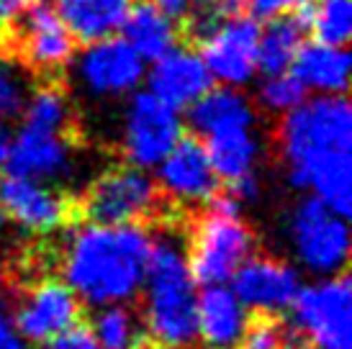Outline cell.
<instances>
[{
    "mask_svg": "<svg viewBox=\"0 0 352 349\" xmlns=\"http://www.w3.org/2000/svg\"><path fill=\"white\" fill-rule=\"evenodd\" d=\"M152 234L139 223H96L80 226L69 236L62 280L85 306L129 303L142 291L147 272Z\"/></svg>",
    "mask_w": 352,
    "mask_h": 349,
    "instance_id": "cell-1",
    "label": "cell"
},
{
    "mask_svg": "<svg viewBox=\"0 0 352 349\" xmlns=\"http://www.w3.org/2000/svg\"><path fill=\"white\" fill-rule=\"evenodd\" d=\"M144 329L165 349H190L198 341V291L188 264V247L177 234L152 236L144 272Z\"/></svg>",
    "mask_w": 352,
    "mask_h": 349,
    "instance_id": "cell-2",
    "label": "cell"
},
{
    "mask_svg": "<svg viewBox=\"0 0 352 349\" xmlns=\"http://www.w3.org/2000/svg\"><path fill=\"white\" fill-rule=\"evenodd\" d=\"M206 205L208 211L190 239L188 264L196 285H221L254 254V234L242 221V201L232 193H216Z\"/></svg>",
    "mask_w": 352,
    "mask_h": 349,
    "instance_id": "cell-3",
    "label": "cell"
},
{
    "mask_svg": "<svg viewBox=\"0 0 352 349\" xmlns=\"http://www.w3.org/2000/svg\"><path fill=\"white\" fill-rule=\"evenodd\" d=\"M278 144L285 165L329 149H352V108L344 95H316L280 116Z\"/></svg>",
    "mask_w": 352,
    "mask_h": 349,
    "instance_id": "cell-4",
    "label": "cell"
},
{
    "mask_svg": "<svg viewBox=\"0 0 352 349\" xmlns=\"http://www.w3.org/2000/svg\"><path fill=\"white\" fill-rule=\"evenodd\" d=\"M288 311L296 334L311 349H352V282L347 272L301 285Z\"/></svg>",
    "mask_w": 352,
    "mask_h": 349,
    "instance_id": "cell-5",
    "label": "cell"
},
{
    "mask_svg": "<svg viewBox=\"0 0 352 349\" xmlns=\"http://www.w3.org/2000/svg\"><path fill=\"white\" fill-rule=\"evenodd\" d=\"M291 244L303 270L316 278L347 272L350 262V226L319 198L306 195L291 214Z\"/></svg>",
    "mask_w": 352,
    "mask_h": 349,
    "instance_id": "cell-6",
    "label": "cell"
},
{
    "mask_svg": "<svg viewBox=\"0 0 352 349\" xmlns=\"http://www.w3.org/2000/svg\"><path fill=\"white\" fill-rule=\"evenodd\" d=\"M183 136L180 111L162 103L149 90H134L124 113V155L129 165L155 170Z\"/></svg>",
    "mask_w": 352,
    "mask_h": 349,
    "instance_id": "cell-7",
    "label": "cell"
},
{
    "mask_svg": "<svg viewBox=\"0 0 352 349\" xmlns=\"http://www.w3.org/2000/svg\"><path fill=\"white\" fill-rule=\"evenodd\" d=\"M160 188L149 170L121 165L103 172L85 193L82 208L96 223H139L155 214Z\"/></svg>",
    "mask_w": 352,
    "mask_h": 349,
    "instance_id": "cell-8",
    "label": "cell"
},
{
    "mask_svg": "<svg viewBox=\"0 0 352 349\" xmlns=\"http://www.w3.org/2000/svg\"><path fill=\"white\" fill-rule=\"evenodd\" d=\"M257 39L260 21L234 16L201 36V59L214 82L226 87H245L257 75Z\"/></svg>",
    "mask_w": 352,
    "mask_h": 349,
    "instance_id": "cell-9",
    "label": "cell"
},
{
    "mask_svg": "<svg viewBox=\"0 0 352 349\" xmlns=\"http://www.w3.org/2000/svg\"><path fill=\"white\" fill-rule=\"evenodd\" d=\"M80 85L96 98H124L139 90L147 62L129 47L124 36L90 41L75 62Z\"/></svg>",
    "mask_w": 352,
    "mask_h": 349,
    "instance_id": "cell-10",
    "label": "cell"
},
{
    "mask_svg": "<svg viewBox=\"0 0 352 349\" xmlns=\"http://www.w3.org/2000/svg\"><path fill=\"white\" fill-rule=\"evenodd\" d=\"M3 170L36 183H59L72 170V142L67 128H52L23 121L10 134Z\"/></svg>",
    "mask_w": 352,
    "mask_h": 349,
    "instance_id": "cell-11",
    "label": "cell"
},
{
    "mask_svg": "<svg viewBox=\"0 0 352 349\" xmlns=\"http://www.w3.org/2000/svg\"><path fill=\"white\" fill-rule=\"evenodd\" d=\"M82 303L65 280H39L21 295L13 311V326L29 344H47L80 321Z\"/></svg>",
    "mask_w": 352,
    "mask_h": 349,
    "instance_id": "cell-12",
    "label": "cell"
},
{
    "mask_svg": "<svg viewBox=\"0 0 352 349\" xmlns=\"http://www.w3.org/2000/svg\"><path fill=\"white\" fill-rule=\"evenodd\" d=\"M301 285V275L294 264L254 254L239 264V270L229 280V288L245 303V308L260 316H278L288 311Z\"/></svg>",
    "mask_w": 352,
    "mask_h": 349,
    "instance_id": "cell-13",
    "label": "cell"
},
{
    "mask_svg": "<svg viewBox=\"0 0 352 349\" xmlns=\"http://www.w3.org/2000/svg\"><path fill=\"white\" fill-rule=\"evenodd\" d=\"M155 170L160 193L170 195L175 203H208L221 188V180L198 136H180V142Z\"/></svg>",
    "mask_w": 352,
    "mask_h": 349,
    "instance_id": "cell-14",
    "label": "cell"
},
{
    "mask_svg": "<svg viewBox=\"0 0 352 349\" xmlns=\"http://www.w3.org/2000/svg\"><path fill=\"white\" fill-rule=\"evenodd\" d=\"M0 205L6 218H13L31 234H52L65 226L72 205L54 185L26 180L19 174L0 177Z\"/></svg>",
    "mask_w": 352,
    "mask_h": 349,
    "instance_id": "cell-15",
    "label": "cell"
},
{
    "mask_svg": "<svg viewBox=\"0 0 352 349\" xmlns=\"http://www.w3.org/2000/svg\"><path fill=\"white\" fill-rule=\"evenodd\" d=\"M19 44L21 57L39 72H57L67 67L75 54V36L59 10L50 3H29L19 16Z\"/></svg>",
    "mask_w": 352,
    "mask_h": 349,
    "instance_id": "cell-16",
    "label": "cell"
},
{
    "mask_svg": "<svg viewBox=\"0 0 352 349\" xmlns=\"http://www.w3.org/2000/svg\"><path fill=\"white\" fill-rule=\"evenodd\" d=\"M288 183L319 198L334 214L347 218L352 211V157L350 149H329L288 165Z\"/></svg>",
    "mask_w": 352,
    "mask_h": 349,
    "instance_id": "cell-17",
    "label": "cell"
},
{
    "mask_svg": "<svg viewBox=\"0 0 352 349\" xmlns=\"http://www.w3.org/2000/svg\"><path fill=\"white\" fill-rule=\"evenodd\" d=\"M144 78L149 93L175 111H188L206 90L216 85L201 54L180 47H173L162 57H157Z\"/></svg>",
    "mask_w": 352,
    "mask_h": 349,
    "instance_id": "cell-18",
    "label": "cell"
},
{
    "mask_svg": "<svg viewBox=\"0 0 352 349\" xmlns=\"http://www.w3.org/2000/svg\"><path fill=\"white\" fill-rule=\"evenodd\" d=\"M257 116L234 118L206 128L198 139H204V149L219 180L234 183L245 174L257 172L260 162V136H257Z\"/></svg>",
    "mask_w": 352,
    "mask_h": 349,
    "instance_id": "cell-19",
    "label": "cell"
},
{
    "mask_svg": "<svg viewBox=\"0 0 352 349\" xmlns=\"http://www.w3.org/2000/svg\"><path fill=\"white\" fill-rule=\"evenodd\" d=\"M196 324L198 341H204L208 349H236L250 324V311L229 288V282L204 285L196 303Z\"/></svg>",
    "mask_w": 352,
    "mask_h": 349,
    "instance_id": "cell-20",
    "label": "cell"
},
{
    "mask_svg": "<svg viewBox=\"0 0 352 349\" xmlns=\"http://www.w3.org/2000/svg\"><path fill=\"white\" fill-rule=\"evenodd\" d=\"M350 52L347 47H329L322 41L301 44L291 72L306 90L316 95H344L350 87Z\"/></svg>",
    "mask_w": 352,
    "mask_h": 349,
    "instance_id": "cell-21",
    "label": "cell"
},
{
    "mask_svg": "<svg viewBox=\"0 0 352 349\" xmlns=\"http://www.w3.org/2000/svg\"><path fill=\"white\" fill-rule=\"evenodd\" d=\"M121 34L144 62H155L157 57L177 47V21L162 13L152 0L131 5L126 21L121 23Z\"/></svg>",
    "mask_w": 352,
    "mask_h": 349,
    "instance_id": "cell-22",
    "label": "cell"
},
{
    "mask_svg": "<svg viewBox=\"0 0 352 349\" xmlns=\"http://www.w3.org/2000/svg\"><path fill=\"white\" fill-rule=\"evenodd\" d=\"M131 5L134 0H59L57 10L75 41L90 44L121 31Z\"/></svg>",
    "mask_w": 352,
    "mask_h": 349,
    "instance_id": "cell-23",
    "label": "cell"
},
{
    "mask_svg": "<svg viewBox=\"0 0 352 349\" xmlns=\"http://www.w3.org/2000/svg\"><path fill=\"white\" fill-rule=\"evenodd\" d=\"M303 36L306 26L296 19V13H285L267 21V26L260 29L257 39V72L260 75L288 72L303 44Z\"/></svg>",
    "mask_w": 352,
    "mask_h": 349,
    "instance_id": "cell-24",
    "label": "cell"
},
{
    "mask_svg": "<svg viewBox=\"0 0 352 349\" xmlns=\"http://www.w3.org/2000/svg\"><path fill=\"white\" fill-rule=\"evenodd\" d=\"M88 329L93 331L100 349H144L147 341L144 321L129 303L98 306Z\"/></svg>",
    "mask_w": 352,
    "mask_h": 349,
    "instance_id": "cell-25",
    "label": "cell"
},
{
    "mask_svg": "<svg viewBox=\"0 0 352 349\" xmlns=\"http://www.w3.org/2000/svg\"><path fill=\"white\" fill-rule=\"evenodd\" d=\"M291 13H296L316 41L347 47L352 36V0H306Z\"/></svg>",
    "mask_w": 352,
    "mask_h": 349,
    "instance_id": "cell-26",
    "label": "cell"
},
{
    "mask_svg": "<svg viewBox=\"0 0 352 349\" xmlns=\"http://www.w3.org/2000/svg\"><path fill=\"white\" fill-rule=\"evenodd\" d=\"M306 87L294 72H278V75H265L263 85L257 90V103L267 113L283 116L288 111H294L298 103L306 100Z\"/></svg>",
    "mask_w": 352,
    "mask_h": 349,
    "instance_id": "cell-27",
    "label": "cell"
},
{
    "mask_svg": "<svg viewBox=\"0 0 352 349\" xmlns=\"http://www.w3.org/2000/svg\"><path fill=\"white\" fill-rule=\"evenodd\" d=\"M21 116L23 121L41 124V126L69 128V103L57 87H41L34 95H29Z\"/></svg>",
    "mask_w": 352,
    "mask_h": 349,
    "instance_id": "cell-28",
    "label": "cell"
},
{
    "mask_svg": "<svg viewBox=\"0 0 352 349\" xmlns=\"http://www.w3.org/2000/svg\"><path fill=\"white\" fill-rule=\"evenodd\" d=\"M26 100H29V85L23 72L13 62L0 57V121L21 116Z\"/></svg>",
    "mask_w": 352,
    "mask_h": 349,
    "instance_id": "cell-29",
    "label": "cell"
},
{
    "mask_svg": "<svg viewBox=\"0 0 352 349\" xmlns=\"http://www.w3.org/2000/svg\"><path fill=\"white\" fill-rule=\"evenodd\" d=\"M242 10H245V0H193L186 19H190V31L201 39L221 21L234 19Z\"/></svg>",
    "mask_w": 352,
    "mask_h": 349,
    "instance_id": "cell-30",
    "label": "cell"
},
{
    "mask_svg": "<svg viewBox=\"0 0 352 349\" xmlns=\"http://www.w3.org/2000/svg\"><path fill=\"white\" fill-rule=\"evenodd\" d=\"M288 344V331L275 316H260L247 324L245 334L236 347L239 349H280Z\"/></svg>",
    "mask_w": 352,
    "mask_h": 349,
    "instance_id": "cell-31",
    "label": "cell"
},
{
    "mask_svg": "<svg viewBox=\"0 0 352 349\" xmlns=\"http://www.w3.org/2000/svg\"><path fill=\"white\" fill-rule=\"evenodd\" d=\"M41 347L44 349H100V344L96 341L93 331L78 321L75 326L65 329L62 334H57L54 339H50L47 344H41Z\"/></svg>",
    "mask_w": 352,
    "mask_h": 349,
    "instance_id": "cell-32",
    "label": "cell"
},
{
    "mask_svg": "<svg viewBox=\"0 0 352 349\" xmlns=\"http://www.w3.org/2000/svg\"><path fill=\"white\" fill-rule=\"evenodd\" d=\"M306 0H245V8L254 21H270L296 10Z\"/></svg>",
    "mask_w": 352,
    "mask_h": 349,
    "instance_id": "cell-33",
    "label": "cell"
},
{
    "mask_svg": "<svg viewBox=\"0 0 352 349\" xmlns=\"http://www.w3.org/2000/svg\"><path fill=\"white\" fill-rule=\"evenodd\" d=\"M0 349H34L13 326L10 313H6L3 308H0Z\"/></svg>",
    "mask_w": 352,
    "mask_h": 349,
    "instance_id": "cell-34",
    "label": "cell"
},
{
    "mask_svg": "<svg viewBox=\"0 0 352 349\" xmlns=\"http://www.w3.org/2000/svg\"><path fill=\"white\" fill-rule=\"evenodd\" d=\"M31 0H0V29L10 26L23 10L29 8Z\"/></svg>",
    "mask_w": 352,
    "mask_h": 349,
    "instance_id": "cell-35",
    "label": "cell"
},
{
    "mask_svg": "<svg viewBox=\"0 0 352 349\" xmlns=\"http://www.w3.org/2000/svg\"><path fill=\"white\" fill-rule=\"evenodd\" d=\"M157 8L167 13L173 21H180L186 19L188 13H190V5H193V0H152Z\"/></svg>",
    "mask_w": 352,
    "mask_h": 349,
    "instance_id": "cell-36",
    "label": "cell"
},
{
    "mask_svg": "<svg viewBox=\"0 0 352 349\" xmlns=\"http://www.w3.org/2000/svg\"><path fill=\"white\" fill-rule=\"evenodd\" d=\"M8 142H10V131H8V126H6V121H0V170H3V165H6Z\"/></svg>",
    "mask_w": 352,
    "mask_h": 349,
    "instance_id": "cell-37",
    "label": "cell"
},
{
    "mask_svg": "<svg viewBox=\"0 0 352 349\" xmlns=\"http://www.w3.org/2000/svg\"><path fill=\"white\" fill-rule=\"evenodd\" d=\"M280 349H306V347H301V344H283Z\"/></svg>",
    "mask_w": 352,
    "mask_h": 349,
    "instance_id": "cell-38",
    "label": "cell"
},
{
    "mask_svg": "<svg viewBox=\"0 0 352 349\" xmlns=\"http://www.w3.org/2000/svg\"><path fill=\"white\" fill-rule=\"evenodd\" d=\"M6 223V211H3V205H0V226Z\"/></svg>",
    "mask_w": 352,
    "mask_h": 349,
    "instance_id": "cell-39",
    "label": "cell"
},
{
    "mask_svg": "<svg viewBox=\"0 0 352 349\" xmlns=\"http://www.w3.org/2000/svg\"><path fill=\"white\" fill-rule=\"evenodd\" d=\"M160 349H165V347H160Z\"/></svg>",
    "mask_w": 352,
    "mask_h": 349,
    "instance_id": "cell-40",
    "label": "cell"
}]
</instances>
